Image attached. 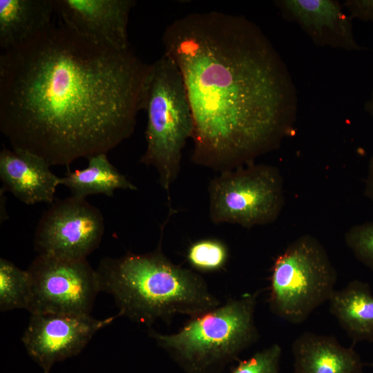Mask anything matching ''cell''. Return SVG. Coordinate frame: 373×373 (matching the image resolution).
<instances>
[{"instance_id": "cell-1", "label": "cell", "mask_w": 373, "mask_h": 373, "mask_svg": "<svg viewBox=\"0 0 373 373\" xmlns=\"http://www.w3.org/2000/svg\"><path fill=\"white\" fill-rule=\"evenodd\" d=\"M150 69L52 23L0 56V130L50 166L107 153L134 132Z\"/></svg>"}, {"instance_id": "cell-2", "label": "cell", "mask_w": 373, "mask_h": 373, "mask_svg": "<svg viewBox=\"0 0 373 373\" xmlns=\"http://www.w3.org/2000/svg\"><path fill=\"white\" fill-rule=\"evenodd\" d=\"M162 41L190 103L193 163L220 173L232 170L292 135L297 91L287 65L256 23L219 12L191 13L171 23Z\"/></svg>"}, {"instance_id": "cell-3", "label": "cell", "mask_w": 373, "mask_h": 373, "mask_svg": "<svg viewBox=\"0 0 373 373\" xmlns=\"http://www.w3.org/2000/svg\"><path fill=\"white\" fill-rule=\"evenodd\" d=\"M168 220L154 251L105 258L97 269L101 291L113 296L120 316L137 323L169 322L176 314L191 317L221 304L200 275L173 264L163 253L162 233Z\"/></svg>"}, {"instance_id": "cell-4", "label": "cell", "mask_w": 373, "mask_h": 373, "mask_svg": "<svg viewBox=\"0 0 373 373\" xmlns=\"http://www.w3.org/2000/svg\"><path fill=\"white\" fill-rule=\"evenodd\" d=\"M260 291L229 298L190 317L177 332L150 330L157 345L188 373H215L258 340L255 311Z\"/></svg>"}, {"instance_id": "cell-5", "label": "cell", "mask_w": 373, "mask_h": 373, "mask_svg": "<svg viewBox=\"0 0 373 373\" xmlns=\"http://www.w3.org/2000/svg\"><path fill=\"white\" fill-rule=\"evenodd\" d=\"M143 110L147 115L146 147L140 162L156 169L169 196L180 170L182 149L192 138L193 119L181 72L165 53L151 64Z\"/></svg>"}, {"instance_id": "cell-6", "label": "cell", "mask_w": 373, "mask_h": 373, "mask_svg": "<svg viewBox=\"0 0 373 373\" xmlns=\"http://www.w3.org/2000/svg\"><path fill=\"white\" fill-rule=\"evenodd\" d=\"M336 282V270L324 246L313 236H300L274 260L269 309L287 322L302 323L329 300Z\"/></svg>"}, {"instance_id": "cell-7", "label": "cell", "mask_w": 373, "mask_h": 373, "mask_svg": "<svg viewBox=\"0 0 373 373\" xmlns=\"http://www.w3.org/2000/svg\"><path fill=\"white\" fill-rule=\"evenodd\" d=\"M209 217L245 228L277 220L285 204L283 178L271 165L250 163L220 173L208 186Z\"/></svg>"}, {"instance_id": "cell-8", "label": "cell", "mask_w": 373, "mask_h": 373, "mask_svg": "<svg viewBox=\"0 0 373 373\" xmlns=\"http://www.w3.org/2000/svg\"><path fill=\"white\" fill-rule=\"evenodd\" d=\"M30 314H90L101 291L97 270L86 259L68 260L38 255L27 269Z\"/></svg>"}, {"instance_id": "cell-9", "label": "cell", "mask_w": 373, "mask_h": 373, "mask_svg": "<svg viewBox=\"0 0 373 373\" xmlns=\"http://www.w3.org/2000/svg\"><path fill=\"white\" fill-rule=\"evenodd\" d=\"M104 231L101 211L86 198L57 200L44 213L36 227L38 255L77 260L86 259L99 245Z\"/></svg>"}, {"instance_id": "cell-10", "label": "cell", "mask_w": 373, "mask_h": 373, "mask_svg": "<svg viewBox=\"0 0 373 373\" xmlns=\"http://www.w3.org/2000/svg\"><path fill=\"white\" fill-rule=\"evenodd\" d=\"M119 316L99 320L90 314H31L22 342L44 372L50 373L55 363L80 353L99 329Z\"/></svg>"}, {"instance_id": "cell-11", "label": "cell", "mask_w": 373, "mask_h": 373, "mask_svg": "<svg viewBox=\"0 0 373 373\" xmlns=\"http://www.w3.org/2000/svg\"><path fill=\"white\" fill-rule=\"evenodd\" d=\"M60 22L79 35L110 48H130L127 27L132 0H53Z\"/></svg>"}, {"instance_id": "cell-12", "label": "cell", "mask_w": 373, "mask_h": 373, "mask_svg": "<svg viewBox=\"0 0 373 373\" xmlns=\"http://www.w3.org/2000/svg\"><path fill=\"white\" fill-rule=\"evenodd\" d=\"M274 3L283 17L296 23L315 44L348 51L365 49L356 41L352 19L338 1L278 0Z\"/></svg>"}, {"instance_id": "cell-13", "label": "cell", "mask_w": 373, "mask_h": 373, "mask_svg": "<svg viewBox=\"0 0 373 373\" xmlns=\"http://www.w3.org/2000/svg\"><path fill=\"white\" fill-rule=\"evenodd\" d=\"M40 156L19 149L3 147L0 152V178L3 189L22 202L52 204L61 178Z\"/></svg>"}, {"instance_id": "cell-14", "label": "cell", "mask_w": 373, "mask_h": 373, "mask_svg": "<svg viewBox=\"0 0 373 373\" xmlns=\"http://www.w3.org/2000/svg\"><path fill=\"white\" fill-rule=\"evenodd\" d=\"M294 373H363V363L352 348L333 336L306 332L293 342Z\"/></svg>"}, {"instance_id": "cell-15", "label": "cell", "mask_w": 373, "mask_h": 373, "mask_svg": "<svg viewBox=\"0 0 373 373\" xmlns=\"http://www.w3.org/2000/svg\"><path fill=\"white\" fill-rule=\"evenodd\" d=\"M53 0H0V46L3 51L20 46L52 24Z\"/></svg>"}, {"instance_id": "cell-16", "label": "cell", "mask_w": 373, "mask_h": 373, "mask_svg": "<svg viewBox=\"0 0 373 373\" xmlns=\"http://www.w3.org/2000/svg\"><path fill=\"white\" fill-rule=\"evenodd\" d=\"M329 312L354 342H373V294L368 283L350 281L335 290L328 300Z\"/></svg>"}, {"instance_id": "cell-17", "label": "cell", "mask_w": 373, "mask_h": 373, "mask_svg": "<svg viewBox=\"0 0 373 373\" xmlns=\"http://www.w3.org/2000/svg\"><path fill=\"white\" fill-rule=\"evenodd\" d=\"M84 169L68 171L61 178V184L66 186L75 197L86 198L89 195L113 196L117 189L136 190L137 187L110 162L107 153L87 158Z\"/></svg>"}, {"instance_id": "cell-18", "label": "cell", "mask_w": 373, "mask_h": 373, "mask_svg": "<svg viewBox=\"0 0 373 373\" xmlns=\"http://www.w3.org/2000/svg\"><path fill=\"white\" fill-rule=\"evenodd\" d=\"M30 278L12 262L0 259V310L27 309L30 299Z\"/></svg>"}, {"instance_id": "cell-19", "label": "cell", "mask_w": 373, "mask_h": 373, "mask_svg": "<svg viewBox=\"0 0 373 373\" xmlns=\"http://www.w3.org/2000/svg\"><path fill=\"white\" fill-rule=\"evenodd\" d=\"M186 259L190 265L198 271H218L224 268L228 261L229 249L218 239H202L189 246Z\"/></svg>"}, {"instance_id": "cell-20", "label": "cell", "mask_w": 373, "mask_h": 373, "mask_svg": "<svg viewBox=\"0 0 373 373\" xmlns=\"http://www.w3.org/2000/svg\"><path fill=\"white\" fill-rule=\"evenodd\" d=\"M344 239L356 258L373 270V222L352 226L346 231Z\"/></svg>"}, {"instance_id": "cell-21", "label": "cell", "mask_w": 373, "mask_h": 373, "mask_svg": "<svg viewBox=\"0 0 373 373\" xmlns=\"http://www.w3.org/2000/svg\"><path fill=\"white\" fill-rule=\"evenodd\" d=\"M282 347L277 343L240 361L231 373H279Z\"/></svg>"}, {"instance_id": "cell-22", "label": "cell", "mask_w": 373, "mask_h": 373, "mask_svg": "<svg viewBox=\"0 0 373 373\" xmlns=\"http://www.w3.org/2000/svg\"><path fill=\"white\" fill-rule=\"evenodd\" d=\"M343 6L352 19L373 22V0H347Z\"/></svg>"}, {"instance_id": "cell-23", "label": "cell", "mask_w": 373, "mask_h": 373, "mask_svg": "<svg viewBox=\"0 0 373 373\" xmlns=\"http://www.w3.org/2000/svg\"><path fill=\"white\" fill-rule=\"evenodd\" d=\"M365 195L373 202V155L370 157L365 181Z\"/></svg>"}, {"instance_id": "cell-24", "label": "cell", "mask_w": 373, "mask_h": 373, "mask_svg": "<svg viewBox=\"0 0 373 373\" xmlns=\"http://www.w3.org/2000/svg\"><path fill=\"white\" fill-rule=\"evenodd\" d=\"M364 109L367 111L373 118V90L371 93L370 97L365 102L364 105Z\"/></svg>"}]
</instances>
